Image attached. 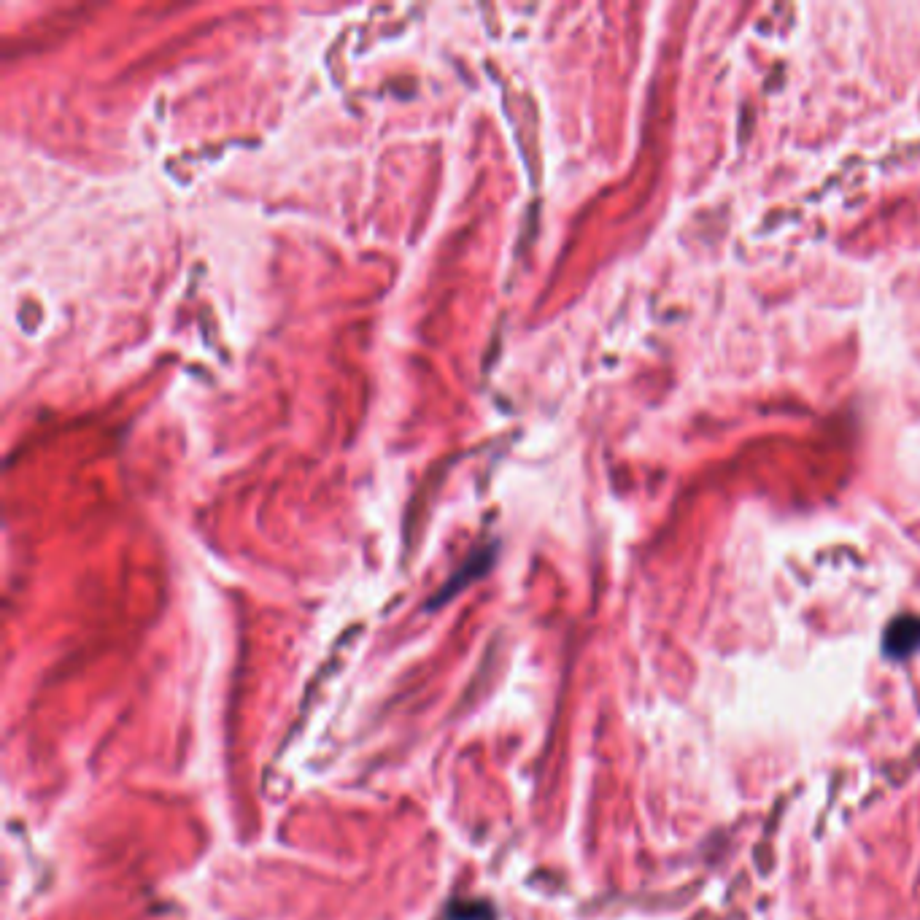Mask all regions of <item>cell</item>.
<instances>
[{
    "label": "cell",
    "instance_id": "cell-1",
    "mask_svg": "<svg viewBox=\"0 0 920 920\" xmlns=\"http://www.w3.org/2000/svg\"><path fill=\"white\" fill-rule=\"evenodd\" d=\"M885 645H888V653L907 656L912 648L920 645V621H915V618H899V621H894L891 629H888Z\"/></svg>",
    "mask_w": 920,
    "mask_h": 920
}]
</instances>
